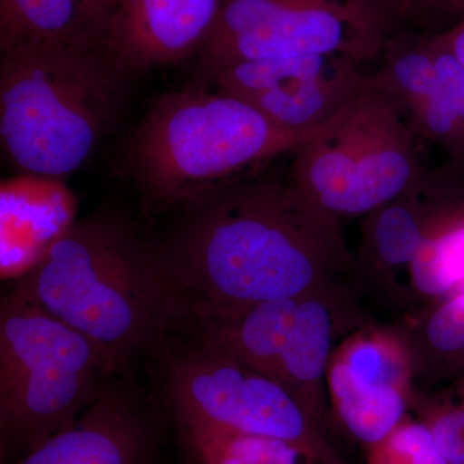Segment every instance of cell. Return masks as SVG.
I'll use <instances>...</instances> for the list:
<instances>
[{
	"mask_svg": "<svg viewBox=\"0 0 464 464\" xmlns=\"http://www.w3.org/2000/svg\"><path fill=\"white\" fill-rule=\"evenodd\" d=\"M378 32L359 5L329 0H224L201 67L237 61L342 56L362 63L378 51Z\"/></svg>",
	"mask_w": 464,
	"mask_h": 464,
	"instance_id": "ba28073f",
	"label": "cell"
},
{
	"mask_svg": "<svg viewBox=\"0 0 464 464\" xmlns=\"http://www.w3.org/2000/svg\"><path fill=\"white\" fill-rule=\"evenodd\" d=\"M435 82L411 116L414 127L432 137H447L464 121V69L451 52H436Z\"/></svg>",
	"mask_w": 464,
	"mask_h": 464,
	"instance_id": "d6986e66",
	"label": "cell"
},
{
	"mask_svg": "<svg viewBox=\"0 0 464 464\" xmlns=\"http://www.w3.org/2000/svg\"><path fill=\"white\" fill-rule=\"evenodd\" d=\"M224 0H121L101 50L130 76L200 54L215 33Z\"/></svg>",
	"mask_w": 464,
	"mask_h": 464,
	"instance_id": "8fae6325",
	"label": "cell"
},
{
	"mask_svg": "<svg viewBox=\"0 0 464 464\" xmlns=\"http://www.w3.org/2000/svg\"><path fill=\"white\" fill-rule=\"evenodd\" d=\"M450 52L464 69V30L458 34L456 39H454Z\"/></svg>",
	"mask_w": 464,
	"mask_h": 464,
	"instance_id": "cb8c5ba5",
	"label": "cell"
},
{
	"mask_svg": "<svg viewBox=\"0 0 464 464\" xmlns=\"http://www.w3.org/2000/svg\"><path fill=\"white\" fill-rule=\"evenodd\" d=\"M16 282L94 342L119 373H130L140 353L195 328L164 240L112 210L76 219Z\"/></svg>",
	"mask_w": 464,
	"mask_h": 464,
	"instance_id": "7a4b0ae2",
	"label": "cell"
},
{
	"mask_svg": "<svg viewBox=\"0 0 464 464\" xmlns=\"http://www.w3.org/2000/svg\"><path fill=\"white\" fill-rule=\"evenodd\" d=\"M115 373L94 342L14 283L0 304L2 464L72 426Z\"/></svg>",
	"mask_w": 464,
	"mask_h": 464,
	"instance_id": "5b68a950",
	"label": "cell"
},
{
	"mask_svg": "<svg viewBox=\"0 0 464 464\" xmlns=\"http://www.w3.org/2000/svg\"><path fill=\"white\" fill-rule=\"evenodd\" d=\"M427 338L440 351L464 350V293L448 299L432 314Z\"/></svg>",
	"mask_w": 464,
	"mask_h": 464,
	"instance_id": "7402d4cb",
	"label": "cell"
},
{
	"mask_svg": "<svg viewBox=\"0 0 464 464\" xmlns=\"http://www.w3.org/2000/svg\"><path fill=\"white\" fill-rule=\"evenodd\" d=\"M109 14L102 0H0V51L39 44L101 50Z\"/></svg>",
	"mask_w": 464,
	"mask_h": 464,
	"instance_id": "5bb4252c",
	"label": "cell"
},
{
	"mask_svg": "<svg viewBox=\"0 0 464 464\" xmlns=\"http://www.w3.org/2000/svg\"><path fill=\"white\" fill-rule=\"evenodd\" d=\"M311 132L273 123L246 101L206 85L161 97L134 128L127 166L146 209L181 207L208 192L253 177Z\"/></svg>",
	"mask_w": 464,
	"mask_h": 464,
	"instance_id": "3957f363",
	"label": "cell"
},
{
	"mask_svg": "<svg viewBox=\"0 0 464 464\" xmlns=\"http://www.w3.org/2000/svg\"><path fill=\"white\" fill-rule=\"evenodd\" d=\"M310 464H313V463H310Z\"/></svg>",
	"mask_w": 464,
	"mask_h": 464,
	"instance_id": "484cf974",
	"label": "cell"
},
{
	"mask_svg": "<svg viewBox=\"0 0 464 464\" xmlns=\"http://www.w3.org/2000/svg\"><path fill=\"white\" fill-rule=\"evenodd\" d=\"M338 420L371 448L406 418L409 362L396 342L364 334L333 357L326 372Z\"/></svg>",
	"mask_w": 464,
	"mask_h": 464,
	"instance_id": "30bf717a",
	"label": "cell"
},
{
	"mask_svg": "<svg viewBox=\"0 0 464 464\" xmlns=\"http://www.w3.org/2000/svg\"><path fill=\"white\" fill-rule=\"evenodd\" d=\"M2 275L24 276L74 224L72 195L63 179L23 173L3 182Z\"/></svg>",
	"mask_w": 464,
	"mask_h": 464,
	"instance_id": "4fadbf2b",
	"label": "cell"
},
{
	"mask_svg": "<svg viewBox=\"0 0 464 464\" xmlns=\"http://www.w3.org/2000/svg\"><path fill=\"white\" fill-rule=\"evenodd\" d=\"M359 63L342 56L237 61L201 67L208 85L246 101L295 132L322 127L368 81Z\"/></svg>",
	"mask_w": 464,
	"mask_h": 464,
	"instance_id": "9c48e42d",
	"label": "cell"
},
{
	"mask_svg": "<svg viewBox=\"0 0 464 464\" xmlns=\"http://www.w3.org/2000/svg\"><path fill=\"white\" fill-rule=\"evenodd\" d=\"M424 422L435 436L448 464H464V409L438 411Z\"/></svg>",
	"mask_w": 464,
	"mask_h": 464,
	"instance_id": "603a6c76",
	"label": "cell"
},
{
	"mask_svg": "<svg viewBox=\"0 0 464 464\" xmlns=\"http://www.w3.org/2000/svg\"><path fill=\"white\" fill-rule=\"evenodd\" d=\"M368 449V464H448L427 423L408 418Z\"/></svg>",
	"mask_w": 464,
	"mask_h": 464,
	"instance_id": "44dd1931",
	"label": "cell"
},
{
	"mask_svg": "<svg viewBox=\"0 0 464 464\" xmlns=\"http://www.w3.org/2000/svg\"><path fill=\"white\" fill-rule=\"evenodd\" d=\"M119 2H121V0H102L103 5L108 8L109 14H111L112 9L116 7Z\"/></svg>",
	"mask_w": 464,
	"mask_h": 464,
	"instance_id": "d4e9b609",
	"label": "cell"
},
{
	"mask_svg": "<svg viewBox=\"0 0 464 464\" xmlns=\"http://www.w3.org/2000/svg\"><path fill=\"white\" fill-rule=\"evenodd\" d=\"M333 342L331 310L313 295L299 298L297 314L268 377L282 383L315 415V390L326 378Z\"/></svg>",
	"mask_w": 464,
	"mask_h": 464,
	"instance_id": "9a60e30c",
	"label": "cell"
},
{
	"mask_svg": "<svg viewBox=\"0 0 464 464\" xmlns=\"http://www.w3.org/2000/svg\"><path fill=\"white\" fill-rule=\"evenodd\" d=\"M148 464H150V463H148Z\"/></svg>",
	"mask_w": 464,
	"mask_h": 464,
	"instance_id": "4316f807",
	"label": "cell"
},
{
	"mask_svg": "<svg viewBox=\"0 0 464 464\" xmlns=\"http://www.w3.org/2000/svg\"><path fill=\"white\" fill-rule=\"evenodd\" d=\"M414 143L402 110L369 76L295 152L292 182L332 215H369L420 185Z\"/></svg>",
	"mask_w": 464,
	"mask_h": 464,
	"instance_id": "8992f818",
	"label": "cell"
},
{
	"mask_svg": "<svg viewBox=\"0 0 464 464\" xmlns=\"http://www.w3.org/2000/svg\"><path fill=\"white\" fill-rule=\"evenodd\" d=\"M198 464H310L302 449L273 438L212 429L179 426Z\"/></svg>",
	"mask_w": 464,
	"mask_h": 464,
	"instance_id": "2e32d148",
	"label": "cell"
},
{
	"mask_svg": "<svg viewBox=\"0 0 464 464\" xmlns=\"http://www.w3.org/2000/svg\"><path fill=\"white\" fill-rule=\"evenodd\" d=\"M417 188L373 213L374 252L389 267H409L424 239L426 225L415 201Z\"/></svg>",
	"mask_w": 464,
	"mask_h": 464,
	"instance_id": "ac0fdd59",
	"label": "cell"
},
{
	"mask_svg": "<svg viewBox=\"0 0 464 464\" xmlns=\"http://www.w3.org/2000/svg\"><path fill=\"white\" fill-rule=\"evenodd\" d=\"M179 209L164 243L194 331L256 304L311 295L346 257L338 217L293 182L249 177Z\"/></svg>",
	"mask_w": 464,
	"mask_h": 464,
	"instance_id": "6da1fadb",
	"label": "cell"
},
{
	"mask_svg": "<svg viewBox=\"0 0 464 464\" xmlns=\"http://www.w3.org/2000/svg\"><path fill=\"white\" fill-rule=\"evenodd\" d=\"M414 288L427 297L464 293V226L433 234L426 226L420 248L409 265Z\"/></svg>",
	"mask_w": 464,
	"mask_h": 464,
	"instance_id": "e0dca14e",
	"label": "cell"
},
{
	"mask_svg": "<svg viewBox=\"0 0 464 464\" xmlns=\"http://www.w3.org/2000/svg\"><path fill=\"white\" fill-rule=\"evenodd\" d=\"M100 48L39 44L0 58V139L21 173L63 179L118 121L125 83Z\"/></svg>",
	"mask_w": 464,
	"mask_h": 464,
	"instance_id": "277c9868",
	"label": "cell"
},
{
	"mask_svg": "<svg viewBox=\"0 0 464 464\" xmlns=\"http://www.w3.org/2000/svg\"><path fill=\"white\" fill-rule=\"evenodd\" d=\"M377 87L389 93L401 110L411 116L422 106L435 82V61L431 52L411 50L387 61L384 69L371 76Z\"/></svg>",
	"mask_w": 464,
	"mask_h": 464,
	"instance_id": "ffe728a7",
	"label": "cell"
},
{
	"mask_svg": "<svg viewBox=\"0 0 464 464\" xmlns=\"http://www.w3.org/2000/svg\"><path fill=\"white\" fill-rule=\"evenodd\" d=\"M130 373L110 375L72 426L16 464H148L155 447L149 404Z\"/></svg>",
	"mask_w": 464,
	"mask_h": 464,
	"instance_id": "7c38bea8",
	"label": "cell"
},
{
	"mask_svg": "<svg viewBox=\"0 0 464 464\" xmlns=\"http://www.w3.org/2000/svg\"><path fill=\"white\" fill-rule=\"evenodd\" d=\"M161 401L179 426L212 427L290 442L314 462L340 464L313 415L282 383L192 334L150 353Z\"/></svg>",
	"mask_w": 464,
	"mask_h": 464,
	"instance_id": "52a82bcc",
	"label": "cell"
}]
</instances>
